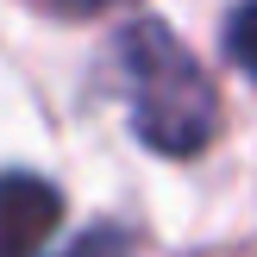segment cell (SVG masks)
<instances>
[{
	"label": "cell",
	"mask_w": 257,
	"mask_h": 257,
	"mask_svg": "<svg viewBox=\"0 0 257 257\" xmlns=\"http://www.w3.org/2000/svg\"><path fill=\"white\" fill-rule=\"evenodd\" d=\"M44 7H57V13H82V19H88V13H100L107 0H44Z\"/></svg>",
	"instance_id": "cell-5"
},
{
	"label": "cell",
	"mask_w": 257,
	"mask_h": 257,
	"mask_svg": "<svg viewBox=\"0 0 257 257\" xmlns=\"http://www.w3.org/2000/svg\"><path fill=\"white\" fill-rule=\"evenodd\" d=\"M63 257H132V245H125V232H113V226H100V232H88L82 245H69Z\"/></svg>",
	"instance_id": "cell-4"
},
{
	"label": "cell",
	"mask_w": 257,
	"mask_h": 257,
	"mask_svg": "<svg viewBox=\"0 0 257 257\" xmlns=\"http://www.w3.org/2000/svg\"><path fill=\"white\" fill-rule=\"evenodd\" d=\"M226 57L257 82V0H245V7L226 13Z\"/></svg>",
	"instance_id": "cell-3"
},
{
	"label": "cell",
	"mask_w": 257,
	"mask_h": 257,
	"mask_svg": "<svg viewBox=\"0 0 257 257\" xmlns=\"http://www.w3.org/2000/svg\"><path fill=\"white\" fill-rule=\"evenodd\" d=\"M63 220V195L32 170H0V257H38Z\"/></svg>",
	"instance_id": "cell-2"
},
{
	"label": "cell",
	"mask_w": 257,
	"mask_h": 257,
	"mask_svg": "<svg viewBox=\"0 0 257 257\" xmlns=\"http://www.w3.org/2000/svg\"><path fill=\"white\" fill-rule=\"evenodd\" d=\"M119 75L132 100V132L157 157H201L220 132V94L163 19H132L119 32Z\"/></svg>",
	"instance_id": "cell-1"
}]
</instances>
